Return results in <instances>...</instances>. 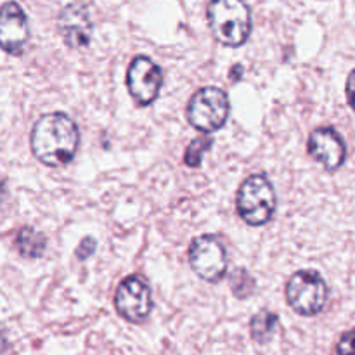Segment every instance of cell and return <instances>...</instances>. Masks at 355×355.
I'll list each match as a JSON object with an SVG mask.
<instances>
[{
  "label": "cell",
  "mask_w": 355,
  "mask_h": 355,
  "mask_svg": "<svg viewBox=\"0 0 355 355\" xmlns=\"http://www.w3.org/2000/svg\"><path fill=\"white\" fill-rule=\"evenodd\" d=\"M352 85H354V71L349 75V80H347V97H349V103L352 104Z\"/></svg>",
  "instance_id": "18"
},
{
  "label": "cell",
  "mask_w": 355,
  "mask_h": 355,
  "mask_svg": "<svg viewBox=\"0 0 355 355\" xmlns=\"http://www.w3.org/2000/svg\"><path fill=\"white\" fill-rule=\"evenodd\" d=\"M328 284L314 270H298L286 283V300L300 315L319 314L328 304Z\"/></svg>",
  "instance_id": "5"
},
{
  "label": "cell",
  "mask_w": 355,
  "mask_h": 355,
  "mask_svg": "<svg viewBox=\"0 0 355 355\" xmlns=\"http://www.w3.org/2000/svg\"><path fill=\"white\" fill-rule=\"evenodd\" d=\"M30 40V24L19 3L6 2L0 7V47L9 54H21Z\"/></svg>",
  "instance_id": "9"
},
{
  "label": "cell",
  "mask_w": 355,
  "mask_h": 355,
  "mask_svg": "<svg viewBox=\"0 0 355 355\" xmlns=\"http://www.w3.org/2000/svg\"><path fill=\"white\" fill-rule=\"evenodd\" d=\"M6 180L0 177V205L3 203V200H6Z\"/></svg>",
  "instance_id": "20"
},
{
  "label": "cell",
  "mask_w": 355,
  "mask_h": 355,
  "mask_svg": "<svg viewBox=\"0 0 355 355\" xmlns=\"http://www.w3.org/2000/svg\"><path fill=\"white\" fill-rule=\"evenodd\" d=\"M277 314L269 311H262L259 314L253 315L252 324H250V329H252V338L255 340L257 343H267L270 338H272L274 331H276L277 326Z\"/></svg>",
  "instance_id": "13"
},
{
  "label": "cell",
  "mask_w": 355,
  "mask_h": 355,
  "mask_svg": "<svg viewBox=\"0 0 355 355\" xmlns=\"http://www.w3.org/2000/svg\"><path fill=\"white\" fill-rule=\"evenodd\" d=\"M94 245H96V241H94V239H90V238L83 239L82 245H80L78 250H76V257H78L80 260L89 259L94 252Z\"/></svg>",
  "instance_id": "17"
},
{
  "label": "cell",
  "mask_w": 355,
  "mask_h": 355,
  "mask_svg": "<svg viewBox=\"0 0 355 355\" xmlns=\"http://www.w3.org/2000/svg\"><path fill=\"white\" fill-rule=\"evenodd\" d=\"M241 75H243V66L241 64H236L234 69H232V71L229 73V76H231V78L234 80V82H238V80L241 78Z\"/></svg>",
  "instance_id": "19"
},
{
  "label": "cell",
  "mask_w": 355,
  "mask_h": 355,
  "mask_svg": "<svg viewBox=\"0 0 355 355\" xmlns=\"http://www.w3.org/2000/svg\"><path fill=\"white\" fill-rule=\"evenodd\" d=\"M336 350H338V355H354V331L343 333Z\"/></svg>",
  "instance_id": "16"
},
{
  "label": "cell",
  "mask_w": 355,
  "mask_h": 355,
  "mask_svg": "<svg viewBox=\"0 0 355 355\" xmlns=\"http://www.w3.org/2000/svg\"><path fill=\"white\" fill-rule=\"evenodd\" d=\"M163 85V75L159 66L146 55H137L130 62L127 71V87L132 99L139 106H149L158 97Z\"/></svg>",
  "instance_id": "8"
},
{
  "label": "cell",
  "mask_w": 355,
  "mask_h": 355,
  "mask_svg": "<svg viewBox=\"0 0 355 355\" xmlns=\"http://www.w3.org/2000/svg\"><path fill=\"white\" fill-rule=\"evenodd\" d=\"M208 23L214 37L227 47H239L252 33V12L243 0H211Z\"/></svg>",
  "instance_id": "2"
},
{
  "label": "cell",
  "mask_w": 355,
  "mask_h": 355,
  "mask_svg": "<svg viewBox=\"0 0 355 355\" xmlns=\"http://www.w3.org/2000/svg\"><path fill=\"white\" fill-rule=\"evenodd\" d=\"M210 146H211L210 137L194 139V141L189 144V148H187L186 156H184V163H186L187 166H193V168L200 166L201 159H203V155L210 149Z\"/></svg>",
  "instance_id": "14"
},
{
  "label": "cell",
  "mask_w": 355,
  "mask_h": 355,
  "mask_svg": "<svg viewBox=\"0 0 355 355\" xmlns=\"http://www.w3.org/2000/svg\"><path fill=\"white\" fill-rule=\"evenodd\" d=\"M309 155L315 162L321 163L328 172H335L345 163V142L336 130L329 127H321L312 132L309 137Z\"/></svg>",
  "instance_id": "10"
},
{
  "label": "cell",
  "mask_w": 355,
  "mask_h": 355,
  "mask_svg": "<svg viewBox=\"0 0 355 355\" xmlns=\"http://www.w3.org/2000/svg\"><path fill=\"white\" fill-rule=\"evenodd\" d=\"M114 307L125 321L144 322L153 309L151 288L139 276L125 277L114 295Z\"/></svg>",
  "instance_id": "7"
},
{
  "label": "cell",
  "mask_w": 355,
  "mask_h": 355,
  "mask_svg": "<svg viewBox=\"0 0 355 355\" xmlns=\"http://www.w3.org/2000/svg\"><path fill=\"white\" fill-rule=\"evenodd\" d=\"M231 111L227 94L217 87L200 89L187 104V120L196 130L210 134L225 125Z\"/></svg>",
  "instance_id": "4"
},
{
  "label": "cell",
  "mask_w": 355,
  "mask_h": 355,
  "mask_svg": "<svg viewBox=\"0 0 355 355\" xmlns=\"http://www.w3.org/2000/svg\"><path fill=\"white\" fill-rule=\"evenodd\" d=\"M59 33L62 40L71 49H83L89 45L92 38L94 24L90 19V14L82 3H68L64 9L59 12L58 19Z\"/></svg>",
  "instance_id": "11"
},
{
  "label": "cell",
  "mask_w": 355,
  "mask_h": 355,
  "mask_svg": "<svg viewBox=\"0 0 355 355\" xmlns=\"http://www.w3.org/2000/svg\"><path fill=\"white\" fill-rule=\"evenodd\" d=\"M231 288L238 298H246L255 290V281L246 270L238 269L231 274Z\"/></svg>",
  "instance_id": "15"
},
{
  "label": "cell",
  "mask_w": 355,
  "mask_h": 355,
  "mask_svg": "<svg viewBox=\"0 0 355 355\" xmlns=\"http://www.w3.org/2000/svg\"><path fill=\"white\" fill-rule=\"evenodd\" d=\"M31 151L47 166H62L71 162L80 144L75 121L64 113H47L31 128Z\"/></svg>",
  "instance_id": "1"
},
{
  "label": "cell",
  "mask_w": 355,
  "mask_h": 355,
  "mask_svg": "<svg viewBox=\"0 0 355 355\" xmlns=\"http://www.w3.org/2000/svg\"><path fill=\"white\" fill-rule=\"evenodd\" d=\"M277 198L272 184L266 175H252L239 186L236 207L248 225H263L276 211Z\"/></svg>",
  "instance_id": "3"
},
{
  "label": "cell",
  "mask_w": 355,
  "mask_h": 355,
  "mask_svg": "<svg viewBox=\"0 0 355 355\" xmlns=\"http://www.w3.org/2000/svg\"><path fill=\"white\" fill-rule=\"evenodd\" d=\"M16 248L24 259H40L47 248V239L42 232L35 231L33 227H23L17 232Z\"/></svg>",
  "instance_id": "12"
},
{
  "label": "cell",
  "mask_w": 355,
  "mask_h": 355,
  "mask_svg": "<svg viewBox=\"0 0 355 355\" xmlns=\"http://www.w3.org/2000/svg\"><path fill=\"white\" fill-rule=\"evenodd\" d=\"M189 266L201 279L218 283L227 272V253L214 236H200L189 246Z\"/></svg>",
  "instance_id": "6"
}]
</instances>
